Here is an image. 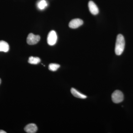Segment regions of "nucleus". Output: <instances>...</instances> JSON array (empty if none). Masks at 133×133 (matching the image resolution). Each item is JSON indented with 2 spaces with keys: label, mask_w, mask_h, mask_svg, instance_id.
<instances>
[{
  "label": "nucleus",
  "mask_w": 133,
  "mask_h": 133,
  "mask_svg": "<svg viewBox=\"0 0 133 133\" xmlns=\"http://www.w3.org/2000/svg\"><path fill=\"white\" fill-rule=\"evenodd\" d=\"M57 40V36L56 33L54 30L50 31L48 35L47 42L50 45H53L56 44Z\"/></svg>",
  "instance_id": "obj_3"
},
{
  "label": "nucleus",
  "mask_w": 133,
  "mask_h": 133,
  "mask_svg": "<svg viewBox=\"0 0 133 133\" xmlns=\"http://www.w3.org/2000/svg\"><path fill=\"white\" fill-rule=\"evenodd\" d=\"M6 132L2 130H0V133H6Z\"/></svg>",
  "instance_id": "obj_13"
},
{
  "label": "nucleus",
  "mask_w": 133,
  "mask_h": 133,
  "mask_svg": "<svg viewBox=\"0 0 133 133\" xmlns=\"http://www.w3.org/2000/svg\"><path fill=\"white\" fill-rule=\"evenodd\" d=\"M48 5V3L45 0H41L37 3V7L40 10L44 9Z\"/></svg>",
  "instance_id": "obj_10"
},
{
  "label": "nucleus",
  "mask_w": 133,
  "mask_h": 133,
  "mask_svg": "<svg viewBox=\"0 0 133 133\" xmlns=\"http://www.w3.org/2000/svg\"><path fill=\"white\" fill-rule=\"evenodd\" d=\"M1 78H0V84H1Z\"/></svg>",
  "instance_id": "obj_14"
},
{
  "label": "nucleus",
  "mask_w": 133,
  "mask_h": 133,
  "mask_svg": "<svg viewBox=\"0 0 133 133\" xmlns=\"http://www.w3.org/2000/svg\"><path fill=\"white\" fill-rule=\"evenodd\" d=\"M41 61L39 58L31 56L29 58L28 62L30 64H37L41 62Z\"/></svg>",
  "instance_id": "obj_11"
},
{
  "label": "nucleus",
  "mask_w": 133,
  "mask_h": 133,
  "mask_svg": "<svg viewBox=\"0 0 133 133\" xmlns=\"http://www.w3.org/2000/svg\"><path fill=\"white\" fill-rule=\"evenodd\" d=\"M9 49V46L6 42L0 41V51L7 52Z\"/></svg>",
  "instance_id": "obj_9"
},
{
  "label": "nucleus",
  "mask_w": 133,
  "mask_h": 133,
  "mask_svg": "<svg viewBox=\"0 0 133 133\" xmlns=\"http://www.w3.org/2000/svg\"><path fill=\"white\" fill-rule=\"evenodd\" d=\"M125 46V41L124 36L121 34L118 35L116 38L115 47V52L116 55L119 56L122 54Z\"/></svg>",
  "instance_id": "obj_1"
},
{
  "label": "nucleus",
  "mask_w": 133,
  "mask_h": 133,
  "mask_svg": "<svg viewBox=\"0 0 133 133\" xmlns=\"http://www.w3.org/2000/svg\"><path fill=\"white\" fill-rule=\"evenodd\" d=\"M41 37L39 35H36L33 33H30L27 38V42L29 45H34L40 41Z\"/></svg>",
  "instance_id": "obj_4"
},
{
  "label": "nucleus",
  "mask_w": 133,
  "mask_h": 133,
  "mask_svg": "<svg viewBox=\"0 0 133 133\" xmlns=\"http://www.w3.org/2000/svg\"><path fill=\"white\" fill-rule=\"evenodd\" d=\"M71 92L72 95L76 98L81 99H85L87 97L85 95L79 92L76 89L73 88H71Z\"/></svg>",
  "instance_id": "obj_8"
},
{
  "label": "nucleus",
  "mask_w": 133,
  "mask_h": 133,
  "mask_svg": "<svg viewBox=\"0 0 133 133\" xmlns=\"http://www.w3.org/2000/svg\"><path fill=\"white\" fill-rule=\"evenodd\" d=\"M124 99V94L121 91L116 90L112 95V99L113 102L116 104L120 103Z\"/></svg>",
  "instance_id": "obj_2"
},
{
  "label": "nucleus",
  "mask_w": 133,
  "mask_h": 133,
  "mask_svg": "<svg viewBox=\"0 0 133 133\" xmlns=\"http://www.w3.org/2000/svg\"><path fill=\"white\" fill-rule=\"evenodd\" d=\"M60 67L59 65L57 64L51 63L49 66V69L50 70L52 71H55L57 70Z\"/></svg>",
  "instance_id": "obj_12"
},
{
  "label": "nucleus",
  "mask_w": 133,
  "mask_h": 133,
  "mask_svg": "<svg viewBox=\"0 0 133 133\" xmlns=\"http://www.w3.org/2000/svg\"><path fill=\"white\" fill-rule=\"evenodd\" d=\"M38 128L36 125L34 124H28L25 127L24 131L28 133H35L37 131Z\"/></svg>",
  "instance_id": "obj_7"
},
{
  "label": "nucleus",
  "mask_w": 133,
  "mask_h": 133,
  "mask_svg": "<svg viewBox=\"0 0 133 133\" xmlns=\"http://www.w3.org/2000/svg\"><path fill=\"white\" fill-rule=\"evenodd\" d=\"M88 8L92 14L96 15L98 14L99 9L97 6L92 1H90L88 3Z\"/></svg>",
  "instance_id": "obj_6"
},
{
  "label": "nucleus",
  "mask_w": 133,
  "mask_h": 133,
  "mask_svg": "<svg viewBox=\"0 0 133 133\" xmlns=\"http://www.w3.org/2000/svg\"><path fill=\"white\" fill-rule=\"evenodd\" d=\"M83 24V20L79 19H73L69 23V26L71 29L77 28Z\"/></svg>",
  "instance_id": "obj_5"
}]
</instances>
